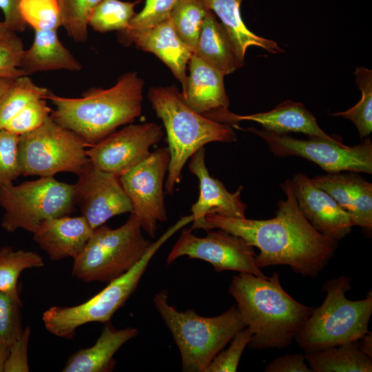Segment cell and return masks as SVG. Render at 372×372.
<instances>
[{
    "label": "cell",
    "mask_w": 372,
    "mask_h": 372,
    "mask_svg": "<svg viewBox=\"0 0 372 372\" xmlns=\"http://www.w3.org/2000/svg\"><path fill=\"white\" fill-rule=\"evenodd\" d=\"M285 200L278 203L276 216L267 220L230 218L217 214L205 217L206 231L221 229L243 238L260 250V267L287 265L303 276L316 277L328 265L338 240L319 232L309 222L297 203L291 181L280 186Z\"/></svg>",
    "instance_id": "obj_1"
},
{
    "label": "cell",
    "mask_w": 372,
    "mask_h": 372,
    "mask_svg": "<svg viewBox=\"0 0 372 372\" xmlns=\"http://www.w3.org/2000/svg\"><path fill=\"white\" fill-rule=\"evenodd\" d=\"M229 293L253 334L248 344L253 349L289 347L313 310L282 288L277 272L265 278L240 273L233 277Z\"/></svg>",
    "instance_id": "obj_2"
},
{
    "label": "cell",
    "mask_w": 372,
    "mask_h": 372,
    "mask_svg": "<svg viewBox=\"0 0 372 372\" xmlns=\"http://www.w3.org/2000/svg\"><path fill=\"white\" fill-rule=\"evenodd\" d=\"M143 81L136 72L122 74L108 88H90L79 98H68L49 91L45 99L55 106L50 116L59 125L80 136L87 146L140 116Z\"/></svg>",
    "instance_id": "obj_3"
},
{
    "label": "cell",
    "mask_w": 372,
    "mask_h": 372,
    "mask_svg": "<svg viewBox=\"0 0 372 372\" xmlns=\"http://www.w3.org/2000/svg\"><path fill=\"white\" fill-rule=\"evenodd\" d=\"M148 97L165 128L169 163L164 186L167 194H172L180 181L185 164L194 154L211 142H235L237 136L232 125L213 121L190 108L175 86L153 87Z\"/></svg>",
    "instance_id": "obj_4"
},
{
    "label": "cell",
    "mask_w": 372,
    "mask_h": 372,
    "mask_svg": "<svg viewBox=\"0 0 372 372\" xmlns=\"http://www.w3.org/2000/svg\"><path fill=\"white\" fill-rule=\"evenodd\" d=\"M154 304L169 329L186 372H205L214 358L246 327L237 307L215 317H204L193 309L178 311L168 303L166 290L157 292Z\"/></svg>",
    "instance_id": "obj_5"
},
{
    "label": "cell",
    "mask_w": 372,
    "mask_h": 372,
    "mask_svg": "<svg viewBox=\"0 0 372 372\" xmlns=\"http://www.w3.org/2000/svg\"><path fill=\"white\" fill-rule=\"evenodd\" d=\"M351 282V278L340 276L324 284L323 302L313 309L294 338L305 353L358 342L369 331L371 291L364 299L350 300L345 293Z\"/></svg>",
    "instance_id": "obj_6"
},
{
    "label": "cell",
    "mask_w": 372,
    "mask_h": 372,
    "mask_svg": "<svg viewBox=\"0 0 372 372\" xmlns=\"http://www.w3.org/2000/svg\"><path fill=\"white\" fill-rule=\"evenodd\" d=\"M182 217L156 241L151 243L143 257L127 272L112 280L99 293L73 307H52L42 316L46 329L56 336L70 339L76 329L89 322H108L136 290L152 258L176 231L187 224Z\"/></svg>",
    "instance_id": "obj_7"
},
{
    "label": "cell",
    "mask_w": 372,
    "mask_h": 372,
    "mask_svg": "<svg viewBox=\"0 0 372 372\" xmlns=\"http://www.w3.org/2000/svg\"><path fill=\"white\" fill-rule=\"evenodd\" d=\"M142 231L132 214L116 229L105 224L94 229L83 251L74 258L72 276L86 282H110L122 276L151 245Z\"/></svg>",
    "instance_id": "obj_8"
},
{
    "label": "cell",
    "mask_w": 372,
    "mask_h": 372,
    "mask_svg": "<svg viewBox=\"0 0 372 372\" xmlns=\"http://www.w3.org/2000/svg\"><path fill=\"white\" fill-rule=\"evenodd\" d=\"M0 205L5 212L1 227L34 233L47 219L69 216L75 210L74 185L52 177H40L19 185L0 187Z\"/></svg>",
    "instance_id": "obj_9"
},
{
    "label": "cell",
    "mask_w": 372,
    "mask_h": 372,
    "mask_svg": "<svg viewBox=\"0 0 372 372\" xmlns=\"http://www.w3.org/2000/svg\"><path fill=\"white\" fill-rule=\"evenodd\" d=\"M84 140L50 116L39 128L19 136L21 175L52 177L59 172L76 175L90 161Z\"/></svg>",
    "instance_id": "obj_10"
},
{
    "label": "cell",
    "mask_w": 372,
    "mask_h": 372,
    "mask_svg": "<svg viewBox=\"0 0 372 372\" xmlns=\"http://www.w3.org/2000/svg\"><path fill=\"white\" fill-rule=\"evenodd\" d=\"M267 143L276 156H300L315 163L327 173L353 172L372 174V143L365 138L360 144L347 146L341 138L333 139L309 136L298 139L251 127L247 129Z\"/></svg>",
    "instance_id": "obj_11"
},
{
    "label": "cell",
    "mask_w": 372,
    "mask_h": 372,
    "mask_svg": "<svg viewBox=\"0 0 372 372\" xmlns=\"http://www.w3.org/2000/svg\"><path fill=\"white\" fill-rule=\"evenodd\" d=\"M169 163L168 148L162 147L119 176L132 205L130 214L151 238L156 236L158 223L167 218L163 187Z\"/></svg>",
    "instance_id": "obj_12"
},
{
    "label": "cell",
    "mask_w": 372,
    "mask_h": 372,
    "mask_svg": "<svg viewBox=\"0 0 372 372\" xmlns=\"http://www.w3.org/2000/svg\"><path fill=\"white\" fill-rule=\"evenodd\" d=\"M207 232L205 237H198L190 229H183L167 257V265L187 256L210 263L216 271H236L267 277L256 264L254 247L243 238L221 229Z\"/></svg>",
    "instance_id": "obj_13"
},
{
    "label": "cell",
    "mask_w": 372,
    "mask_h": 372,
    "mask_svg": "<svg viewBox=\"0 0 372 372\" xmlns=\"http://www.w3.org/2000/svg\"><path fill=\"white\" fill-rule=\"evenodd\" d=\"M163 135L155 123L130 124L89 146L87 156L96 168L119 177L146 159Z\"/></svg>",
    "instance_id": "obj_14"
},
{
    "label": "cell",
    "mask_w": 372,
    "mask_h": 372,
    "mask_svg": "<svg viewBox=\"0 0 372 372\" xmlns=\"http://www.w3.org/2000/svg\"><path fill=\"white\" fill-rule=\"evenodd\" d=\"M77 176L74 184L75 205L93 229L113 216L132 212L118 176L96 168L90 161Z\"/></svg>",
    "instance_id": "obj_15"
},
{
    "label": "cell",
    "mask_w": 372,
    "mask_h": 372,
    "mask_svg": "<svg viewBox=\"0 0 372 372\" xmlns=\"http://www.w3.org/2000/svg\"><path fill=\"white\" fill-rule=\"evenodd\" d=\"M291 181L300 210L316 229L338 241L349 234L353 226L350 216L312 178L298 173Z\"/></svg>",
    "instance_id": "obj_16"
},
{
    "label": "cell",
    "mask_w": 372,
    "mask_h": 372,
    "mask_svg": "<svg viewBox=\"0 0 372 372\" xmlns=\"http://www.w3.org/2000/svg\"><path fill=\"white\" fill-rule=\"evenodd\" d=\"M189 170L199 180L200 194L198 200L192 206L193 224L191 230L205 229V217L208 214L243 218L247 205L242 201V186L234 193L229 192L223 183L213 178L205 165V149L200 148L190 157Z\"/></svg>",
    "instance_id": "obj_17"
},
{
    "label": "cell",
    "mask_w": 372,
    "mask_h": 372,
    "mask_svg": "<svg viewBox=\"0 0 372 372\" xmlns=\"http://www.w3.org/2000/svg\"><path fill=\"white\" fill-rule=\"evenodd\" d=\"M189 74L182 97L197 113L213 121L225 123L230 112L224 75L194 54L188 63Z\"/></svg>",
    "instance_id": "obj_18"
},
{
    "label": "cell",
    "mask_w": 372,
    "mask_h": 372,
    "mask_svg": "<svg viewBox=\"0 0 372 372\" xmlns=\"http://www.w3.org/2000/svg\"><path fill=\"white\" fill-rule=\"evenodd\" d=\"M120 41L125 45L134 43L138 48L154 54L171 70L181 83L182 90L185 89L187 66L194 52L178 37L169 18L152 27L134 32Z\"/></svg>",
    "instance_id": "obj_19"
},
{
    "label": "cell",
    "mask_w": 372,
    "mask_h": 372,
    "mask_svg": "<svg viewBox=\"0 0 372 372\" xmlns=\"http://www.w3.org/2000/svg\"><path fill=\"white\" fill-rule=\"evenodd\" d=\"M314 183L327 192L350 216L353 226L372 229V184L358 172L316 176Z\"/></svg>",
    "instance_id": "obj_20"
},
{
    "label": "cell",
    "mask_w": 372,
    "mask_h": 372,
    "mask_svg": "<svg viewBox=\"0 0 372 372\" xmlns=\"http://www.w3.org/2000/svg\"><path fill=\"white\" fill-rule=\"evenodd\" d=\"M93 229L83 216H64L43 220L33 233L34 240L52 260L75 258L84 249Z\"/></svg>",
    "instance_id": "obj_21"
},
{
    "label": "cell",
    "mask_w": 372,
    "mask_h": 372,
    "mask_svg": "<svg viewBox=\"0 0 372 372\" xmlns=\"http://www.w3.org/2000/svg\"><path fill=\"white\" fill-rule=\"evenodd\" d=\"M241 121H251L260 124L262 129L278 134L300 132L309 136L333 139L336 136L325 133L318 125L316 117L304 105L298 102L285 101L273 110L249 115L229 112L226 123L234 125Z\"/></svg>",
    "instance_id": "obj_22"
},
{
    "label": "cell",
    "mask_w": 372,
    "mask_h": 372,
    "mask_svg": "<svg viewBox=\"0 0 372 372\" xmlns=\"http://www.w3.org/2000/svg\"><path fill=\"white\" fill-rule=\"evenodd\" d=\"M82 68L62 44L55 30H35L32 45L23 50L19 64L25 76L56 70L80 71Z\"/></svg>",
    "instance_id": "obj_23"
},
{
    "label": "cell",
    "mask_w": 372,
    "mask_h": 372,
    "mask_svg": "<svg viewBox=\"0 0 372 372\" xmlns=\"http://www.w3.org/2000/svg\"><path fill=\"white\" fill-rule=\"evenodd\" d=\"M136 328L116 329L110 323L103 327L95 344L73 353L68 360L64 372H105L114 366V355L120 347L135 338Z\"/></svg>",
    "instance_id": "obj_24"
},
{
    "label": "cell",
    "mask_w": 372,
    "mask_h": 372,
    "mask_svg": "<svg viewBox=\"0 0 372 372\" xmlns=\"http://www.w3.org/2000/svg\"><path fill=\"white\" fill-rule=\"evenodd\" d=\"M242 1L202 0L206 8L219 17L226 29L240 68L243 65L246 51L251 46L261 48L272 54L284 52L276 41L258 36L246 27L240 10Z\"/></svg>",
    "instance_id": "obj_25"
},
{
    "label": "cell",
    "mask_w": 372,
    "mask_h": 372,
    "mask_svg": "<svg viewBox=\"0 0 372 372\" xmlns=\"http://www.w3.org/2000/svg\"><path fill=\"white\" fill-rule=\"evenodd\" d=\"M193 54L224 76L240 68L226 29L210 10L204 18Z\"/></svg>",
    "instance_id": "obj_26"
},
{
    "label": "cell",
    "mask_w": 372,
    "mask_h": 372,
    "mask_svg": "<svg viewBox=\"0 0 372 372\" xmlns=\"http://www.w3.org/2000/svg\"><path fill=\"white\" fill-rule=\"evenodd\" d=\"M305 359L314 372H371V358L353 342L306 353Z\"/></svg>",
    "instance_id": "obj_27"
},
{
    "label": "cell",
    "mask_w": 372,
    "mask_h": 372,
    "mask_svg": "<svg viewBox=\"0 0 372 372\" xmlns=\"http://www.w3.org/2000/svg\"><path fill=\"white\" fill-rule=\"evenodd\" d=\"M44 265L43 258L36 252L14 250L10 247L0 249V291L21 302L17 284L25 269Z\"/></svg>",
    "instance_id": "obj_28"
},
{
    "label": "cell",
    "mask_w": 372,
    "mask_h": 372,
    "mask_svg": "<svg viewBox=\"0 0 372 372\" xmlns=\"http://www.w3.org/2000/svg\"><path fill=\"white\" fill-rule=\"evenodd\" d=\"M140 1L103 0L92 10L88 20L94 31L107 32L126 30L136 14L134 7Z\"/></svg>",
    "instance_id": "obj_29"
},
{
    "label": "cell",
    "mask_w": 372,
    "mask_h": 372,
    "mask_svg": "<svg viewBox=\"0 0 372 372\" xmlns=\"http://www.w3.org/2000/svg\"><path fill=\"white\" fill-rule=\"evenodd\" d=\"M208 10L202 0H182L169 17L177 34L193 52Z\"/></svg>",
    "instance_id": "obj_30"
},
{
    "label": "cell",
    "mask_w": 372,
    "mask_h": 372,
    "mask_svg": "<svg viewBox=\"0 0 372 372\" xmlns=\"http://www.w3.org/2000/svg\"><path fill=\"white\" fill-rule=\"evenodd\" d=\"M354 74L362 92L360 101L344 112L330 115L350 120L355 125L360 138H364L372 131V71L365 67H358Z\"/></svg>",
    "instance_id": "obj_31"
},
{
    "label": "cell",
    "mask_w": 372,
    "mask_h": 372,
    "mask_svg": "<svg viewBox=\"0 0 372 372\" xmlns=\"http://www.w3.org/2000/svg\"><path fill=\"white\" fill-rule=\"evenodd\" d=\"M50 90L36 85L28 76L14 79L0 105V128L30 102L45 99Z\"/></svg>",
    "instance_id": "obj_32"
},
{
    "label": "cell",
    "mask_w": 372,
    "mask_h": 372,
    "mask_svg": "<svg viewBox=\"0 0 372 372\" xmlns=\"http://www.w3.org/2000/svg\"><path fill=\"white\" fill-rule=\"evenodd\" d=\"M103 0H58L61 25L76 42L87 40L88 20L94 8Z\"/></svg>",
    "instance_id": "obj_33"
},
{
    "label": "cell",
    "mask_w": 372,
    "mask_h": 372,
    "mask_svg": "<svg viewBox=\"0 0 372 372\" xmlns=\"http://www.w3.org/2000/svg\"><path fill=\"white\" fill-rule=\"evenodd\" d=\"M20 10L25 23L34 31L57 30L61 25L58 0H21Z\"/></svg>",
    "instance_id": "obj_34"
},
{
    "label": "cell",
    "mask_w": 372,
    "mask_h": 372,
    "mask_svg": "<svg viewBox=\"0 0 372 372\" xmlns=\"http://www.w3.org/2000/svg\"><path fill=\"white\" fill-rule=\"evenodd\" d=\"M182 0H145L143 9L131 19L128 28L118 32L119 39L143 29L152 27L169 18Z\"/></svg>",
    "instance_id": "obj_35"
},
{
    "label": "cell",
    "mask_w": 372,
    "mask_h": 372,
    "mask_svg": "<svg viewBox=\"0 0 372 372\" xmlns=\"http://www.w3.org/2000/svg\"><path fill=\"white\" fill-rule=\"evenodd\" d=\"M52 112L45 99L30 102L8 121L4 129L18 136L30 132L41 126Z\"/></svg>",
    "instance_id": "obj_36"
},
{
    "label": "cell",
    "mask_w": 372,
    "mask_h": 372,
    "mask_svg": "<svg viewBox=\"0 0 372 372\" xmlns=\"http://www.w3.org/2000/svg\"><path fill=\"white\" fill-rule=\"evenodd\" d=\"M248 327L238 331L231 340L230 346L220 351L212 360L205 372H235L245 347L252 338Z\"/></svg>",
    "instance_id": "obj_37"
},
{
    "label": "cell",
    "mask_w": 372,
    "mask_h": 372,
    "mask_svg": "<svg viewBox=\"0 0 372 372\" xmlns=\"http://www.w3.org/2000/svg\"><path fill=\"white\" fill-rule=\"evenodd\" d=\"M18 135L0 128V187L13 183L21 176Z\"/></svg>",
    "instance_id": "obj_38"
},
{
    "label": "cell",
    "mask_w": 372,
    "mask_h": 372,
    "mask_svg": "<svg viewBox=\"0 0 372 372\" xmlns=\"http://www.w3.org/2000/svg\"><path fill=\"white\" fill-rule=\"evenodd\" d=\"M21 303L0 291V342L9 347L22 332L19 314Z\"/></svg>",
    "instance_id": "obj_39"
},
{
    "label": "cell",
    "mask_w": 372,
    "mask_h": 372,
    "mask_svg": "<svg viewBox=\"0 0 372 372\" xmlns=\"http://www.w3.org/2000/svg\"><path fill=\"white\" fill-rule=\"evenodd\" d=\"M23 45L20 37L0 42V78L17 79L23 76L19 64Z\"/></svg>",
    "instance_id": "obj_40"
},
{
    "label": "cell",
    "mask_w": 372,
    "mask_h": 372,
    "mask_svg": "<svg viewBox=\"0 0 372 372\" xmlns=\"http://www.w3.org/2000/svg\"><path fill=\"white\" fill-rule=\"evenodd\" d=\"M30 334V329L27 327L9 347V353L5 364V372H28V344Z\"/></svg>",
    "instance_id": "obj_41"
},
{
    "label": "cell",
    "mask_w": 372,
    "mask_h": 372,
    "mask_svg": "<svg viewBox=\"0 0 372 372\" xmlns=\"http://www.w3.org/2000/svg\"><path fill=\"white\" fill-rule=\"evenodd\" d=\"M300 353L287 354L275 358L265 369V372H313Z\"/></svg>",
    "instance_id": "obj_42"
},
{
    "label": "cell",
    "mask_w": 372,
    "mask_h": 372,
    "mask_svg": "<svg viewBox=\"0 0 372 372\" xmlns=\"http://www.w3.org/2000/svg\"><path fill=\"white\" fill-rule=\"evenodd\" d=\"M21 0H0V9L4 15L3 22L15 32L25 30L26 23L20 10Z\"/></svg>",
    "instance_id": "obj_43"
},
{
    "label": "cell",
    "mask_w": 372,
    "mask_h": 372,
    "mask_svg": "<svg viewBox=\"0 0 372 372\" xmlns=\"http://www.w3.org/2000/svg\"><path fill=\"white\" fill-rule=\"evenodd\" d=\"M362 342L360 344V349L363 353L370 358H372V333L368 332L362 338Z\"/></svg>",
    "instance_id": "obj_44"
},
{
    "label": "cell",
    "mask_w": 372,
    "mask_h": 372,
    "mask_svg": "<svg viewBox=\"0 0 372 372\" xmlns=\"http://www.w3.org/2000/svg\"><path fill=\"white\" fill-rule=\"evenodd\" d=\"M16 36L17 32L10 30L3 21H0V42L11 39Z\"/></svg>",
    "instance_id": "obj_45"
},
{
    "label": "cell",
    "mask_w": 372,
    "mask_h": 372,
    "mask_svg": "<svg viewBox=\"0 0 372 372\" xmlns=\"http://www.w3.org/2000/svg\"><path fill=\"white\" fill-rule=\"evenodd\" d=\"M14 79L0 78V105Z\"/></svg>",
    "instance_id": "obj_46"
},
{
    "label": "cell",
    "mask_w": 372,
    "mask_h": 372,
    "mask_svg": "<svg viewBox=\"0 0 372 372\" xmlns=\"http://www.w3.org/2000/svg\"><path fill=\"white\" fill-rule=\"evenodd\" d=\"M9 353V346L0 342V372L4 371V366Z\"/></svg>",
    "instance_id": "obj_47"
}]
</instances>
